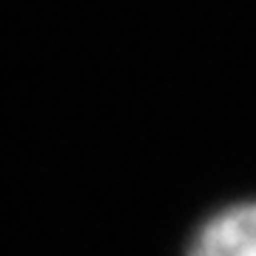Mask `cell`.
<instances>
[{
  "label": "cell",
  "mask_w": 256,
  "mask_h": 256,
  "mask_svg": "<svg viewBox=\"0 0 256 256\" xmlns=\"http://www.w3.org/2000/svg\"><path fill=\"white\" fill-rule=\"evenodd\" d=\"M188 256H256V202L214 214L194 236Z\"/></svg>",
  "instance_id": "obj_1"
}]
</instances>
